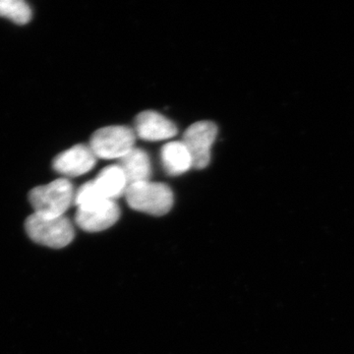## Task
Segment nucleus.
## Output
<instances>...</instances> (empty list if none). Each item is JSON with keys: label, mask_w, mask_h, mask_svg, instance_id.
<instances>
[{"label": "nucleus", "mask_w": 354, "mask_h": 354, "mask_svg": "<svg viewBox=\"0 0 354 354\" xmlns=\"http://www.w3.org/2000/svg\"><path fill=\"white\" fill-rule=\"evenodd\" d=\"M97 157L90 146L76 145L60 153L53 162V169L64 176L76 177L90 171Z\"/></svg>", "instance_id": "obj_7"}, {"label": "nucleus", "mask_w": 354, "mask_h": 354, "mask_svg": "<svg viewBox=\"0 0 354 354\" xmlns=\"http://www.w3.org/2000/svg\"><path fill=\"white\" fill-rule=\"evenodd\" d=\"M124 172L128 184H135L150 181L152 176V165L148 153L139 148H133L118 164Z\"/></svg>", "instance_id": "obj_9"}, {"label": "nucleus", "mask_w": 354, "mask_h": 354, "mask_svg": "<svg viewBox=\"0 0 354 354\" xmlns=\"http://www.w3.org/2000/svg\"><path fill=\"white\" fill-rule=\"evenodd\" d=\"M94 183L102 196L113 201L125 195L129 186L124 172L118 165H109L102 169Z\"/></svg>", "instance_id": "obj_11"}, {"label": "nucleus", "mask_w": 354, "mask_h": 354, "mask_svg": "<svg viewBox=\"0 0 354 354\" xmlns=\"http://www.w3.org/2000/svg\"><path fill=\"white\" fill-rule=\"evenodd\" d=\"M120 209L118 203L109 200L97 208L77 209V225L88 232H99L113 227L120 220Z\"/></svg>", "instance_id": "obj_8"}, {"label": "nucleus", "mask_w": 354, "mask_h": 354, "mask_svg": "<svg viewBox=\"0 0 354 354\" xmlns=\"http://www.w3.org/2000/svg\"><path fill=\"white\" fill-rule=\"evenodd\" d=\"M162 167L167 174L181 176L193 167L192 158L183 141L169 142L160 151Z\"/></svg>", "instance_id": "obj_10"}, {"label": "nucleus", "mask_w": 354, "mask_h": 354, "mask_svg": "<svg viewBox=\"0 0 354 354\" xmlns=\"http://www.w3.org/2000/svg\"><path fill=\"white\" fill-rule=\"evenodd\" d=\"M0 17L24 25L31 20L32 10L22 0H0Z\"/></svg>", "instance_id": "obj_12"}, {"label": "nucleus", "mask_w": 354, "mask_h": 354, "mask_svg": "<svg viewBox=\"0 0 354 354\" xmlns=\"http://www.w3.org/2000/svg\"><path fill=\"white\" fill-rule=\"evenodd\" d=\"M127 198L130 208L155 216L167 215L174 206V193L167 184L145 181L130 184Z\"/></svg>", "instance_id": "obj_1"}, {"label": "nucleus", "mask_w": 354, "mask_h": 354, "mask_svg": "<svg viewBox=\"0 0 354 354\" xmlns=\"http://www.w3.org/2000/svg\"><path fill=\"white\" fill-rule=\"evenodd\" d=\"M25 230L32 241L53 249L66 247L75 236L73 225L64 216L50 218L34 213L26 220Z\"/></svg>", "instance_id": "obj_2"}, {"label": "nucleus", "mask_w": 354, "mask_h": 354, "mask_svg": "<svg viewBox=\"0 0 354 354\" xmlns=\"http://www.w3.org/2000/svg\"><path fill=\"white\" fill-rule=\"evenodd\" d=\"M134 130L122 125L101 128L91 138L90 148L97 158L113 160L124 157L135 148Z\"/></svg>", "instance_id": "obj_4"}, {"label": "nucleus", "mask_w": 354, "mask_h": 354, "mask_svg": "<svg viewBox=\"0 0 354 354\" xmlns=\"http://www.w3.org/2000/svg\"><path fill=\"white\" fill-rule=\"evenodd\" d=\"M135 134L145 141H165L177 134V127L162 114L153 111H143L135 120Z\"/></svg>", "instance_id": "obj_6"}, {"label": "nucleus", "mask_w": 354, "mask_h": 354, "mask_svg": "<svg viewBox=\"0 0 354 354\" xmlns=\"http://www.w3.org/2000/svg\"><path fill=\"white\" fill-rule=\"evenodd\" d=\"M218 127L212 121H199L184 132L183 142L192 158L193 169H203L208 167Z\"/></svg>", "instance_id": "obj_5"}, {"label": "nucleus", "mask_w": 354, "mask_h": 354, "mask_svg": "<svg viewBox=\"0 0 354 354\" xmlns=\"http://www.w3.org/2000/svg\"><path fill=\"white\" fill-rule=\"evenodd\" d=\"M73 186L67 179L60 178L46 185L38 186L30 192L29 200L35 214L57 218L64 216L65 212L74 202Z\"/></svg>", "instance_id": "obj_3"}, {"label": "nucleus", "mask_w": 354, "mask_h": 354, "mask_svg": "<svg viewBox=\"0 0 354 354\" xmlns=\"http://www.w3.org/2000/svg\"><path fill=\"white\" fill-rule=\"evenodd\" d=\"M106 201L109 200L100 193L94 180L83 184L74 196V203H75L77 208L84 209V211L97 208Z\"/></svg>", "instance_id": "obj_13"}]
</instances>
